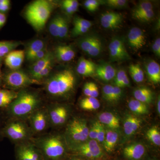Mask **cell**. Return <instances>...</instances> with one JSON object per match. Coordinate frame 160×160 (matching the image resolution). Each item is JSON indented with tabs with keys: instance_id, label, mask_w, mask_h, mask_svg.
<instances>
[{
	"instance_id": "cell-49",
	"label": "cell",
	"mask_w": 160,
	"mask_h": 160,
	"mask_svg": "<svg viewBox=\"0 0 160 160\" xmlns=\"http://www.w3.org/2000/svg\"><path fill=\"white\" fill-rule=\"evenodd\" d=\"M6 120V118L3 113L2 110L0 109V142H1L4 138L2 134V131L3 127Z\"/></svg>"
},
{
	"instance_id": "cell-34",
	"label": "cell",
	"mask_w": 160,
	"mask_h": 160,
	"mask_svg": "<svg viewBox=\"0 0 160 160\" xmlns=\"http://www.w3.org/2000/svg\"><path fill=\"white\" fill-rule=\"evenodd\" d=\"M152 9V3L148 1H145L140 3L134 9L133 12V16H136Z\"/></svg>"
},
{
	"instance_id": "cell-54",
	"label": "cell",
	"mask_w": 160,
	"mask_h": 160,
	"mask_svg": "<svg viewBox=\"0 0 160 160\" xmlns=\"http://www.w3.org/2000/svg\"><path fill=\"white\" fill-rule=\"evenodd\" d=\"M92 82H87L84 85L83 92L87 97H90L91 90Z\"/></svg>"
},
{
	"instance_id": "cell-50",
	"label": "cell",
	"mask_w": 160,
	"mask_h": 160,
	"mask_svg": "<svg viewBox=\"0 0 160 160\" xmlns=\"http://www.w3.org/2000/svg\"><path fill=\"white\" fill-rule=\"evenodd\" d=\"M99 95V91L98 87L95 83L92 82L91 90L89 97L97 98Z\"/></svg>"
},
{
	"instance_id": "cell-22",
	"label": "cell",
	"mask_w": 160,
	"mask_h": 160,
	"mask_svg": "<svg viewBox=\"0 0 160 160\" xmlns=\"http://www.w3.org/2000/svg\"><path fill=\"white\" fill-rule=\"evenodd\" d=\"M146 72L149 80L154 84L160 82V66L158 63L154 60H151L146 66Z\"/></svg>"
},
{
	"instance_id": "cell-20",
	"label": "cell",
	"mask_w": 160,
	"mask_h": 160,
	"mask_svg": "<svg viewBox=\"0 0 160 160\" xmlns=\"http://www.w3.org/2000/svg\"><path fill=\"white\" fill-rule=\"evenodd\" d=\"M96 67L93 62L82 58L79 61L77 71L81 75L89 76L95 73Z\"/></svg>"
},
{
	"instance_id": "cell-23",
	"label": "cell",
	"mask_w": 160,
	"mask_h": 160,
	"mask_svg": "<svg viewBox=\"0 0 160 160\" xmlns=\"http://www.w3.org/2000/svg\"><path fill=\"white\" fill-rule=\"evenodd\" d=\"M141 124L139 119L132 115L126 117L124 122V129L125 134L131 136L134 134L139 128Z\"/></svg>"
},
{
	"instance_id": "cell-25",
	"label": "cell",
	"mask_w": 160,
	"mask_h": 160,
	"mask_svg": "<svg viewBox=\"0 0 160 160\" xmlns=\"http://www.w3.org/2000/svg\"><path fill=\"white\" fill-rule=\"evenodd\" d=\"M18 92L8 89H1L0 91V109L9 106L17 97Z\"/></svg>"
},
{
	"instance_id": "cell-32",
	"label": "cell",
	"mask_w": 160,
	"mask_h": 160,
	"mask_svg": "<svg viewBox=\"0 0 160 160\" xmlns=\"http://www.w3.org/2000/svg\"><path fill=\"white\" fill-rule=\"evenodd\" d=\"M129 72L132 79L137 83L142 82L144 79V73L138 64H132L129 66Z\"/></svg>"
},
{
	"instance_id": "cell-28",
	"label": "cell",
	"mask_w": 160,
	"mask_h": 160,
	"mask_svg": "<svg viewBox=\"0 0 160 160\" xmlns=\"http://www.w3.org/2000/svg\"><path fill=\"white\" fill-rule=\"evenodd\" d=\"M46 48L45 44L42 40H36L30 43L27 47L25 52V56L27 60L30 61L32 57L38 52Z\"/></svg>"
},
{
	"instance_id": "cell-11",
	"label": "cell",
	"mask_w": 160,
	"mask_h": 160,
	"mask_svg": "<svg viewBox=\"0 0 160 160\" xmlns=\"http://www.w3.org/2000/svg\"><path fill=\"white\" fill-rule=\"evenodd\" d=\"M71 150L75 154L87 158L98 159L103 155L102 150L95 140L85 142Z\"/></svg>"
},
{
	"instance_id": "cell-58",
	"label": "cell",
	"mask_w": 160,
	"mask_h": 160,
	"mask_svg": "<svg viewBox=\"0 0 160 160\" xmlns=\"http://www.w3.org/2000/svg\"><path fill=\"white\" fill-rule=\"evenodd\" d=\"M157 110L159 114L160 113V98L158 99V103H157Z\"/></svg>"
},
{
	"instance_id": "cell-46",
	"label": "cell",
	"mask_w": 160,
	"mask_h": 160,
	"mask_svg": "<svg viewBox=\"0 0 160 160\" xmlns=\"http://www.w3.org/2000/svg\"><path fill=\"white\" fill-rule=\"evenodd\" d=\"M48 52V51H47V49H46V48H45L44 49L41 50V51L37 52V53L32 57V58L30 61H32V62H36V61H38V60L41 59L43 58L46 56V55L47 54V52Z\"/></svg>"
},
{
	"instance_id": "cell-62",
	"label": "cell",
	"mask_w": 160,
	"mask_h": 160,
	"mask_svg": "<svg viewBox=\"0 0 160 160\" xmlns=\"http://www.w3.org/2000/svg\"><path fill=\"white\" fill-rule=\"evenodd\" d=\"M1 89H0V91H1Z\"/></svg>"
},
{
	"instance_id": "cell-18",
	"label": "cell",
	"mask_w": 160,
	"mask_h": 160,
	"mask_svg": "<svg viewBox=\"0 0 160 160\" xmlns=\"http://www.w3.org/2000/svg\"><path fill=\"white\" fill-rule=\"evenodd\" d=\"M52 54L51 52H48L45 57L34 62V63L32 65L30 68L29 76L30 77L35 80L40 72L44 69L48 64L52 62Z\"/></svg>"
},
{
	"instance_id": "cell-53",
	"label": "cell",
	"mask_w": 160,
	"mask_h": 160,
	"mask_svg": "<svg viewBox=\"0 0 160 160\" xmlns=\"http://www.w3.org/2000/svg\"><path fill=\"white\" fill-rule=\"evenodd\" d=\"M62 6L63 9L68 14H72L76 12L74 9L72 8L71 6H69L68 4H67L65 2V1H63L62 2Z\"/></svg>"
},
{
	"instance_id": "cell-51",
	"label": "cell",
	"mask_w": 160,
	"mask_h": 160,
	"mask_svg": "<svg viewBox=\"0 0 160 160\" xmlns=\"http://www.w3.org/2000/svg\"><path fill=\"white\" fill-rule=\"evenodd\" d=\"M89 138L91 139V140H95L96 141L97 128L95 123L93 124L91 129H89Z\"/></svg>"
},
{
	"instance_id": "cell-2",
	"label": "cell",
	"mask_w": 160,
	"mask_h": 160,
	"mask_svg": "<svg viewBox=\"0 0 160 160\" xmlns=\"http://www.w3.org/2000/svg\"><path fill=\"white\" fill-rule=\"evenodd\" d=\"M64 137L55 133H45L34 137L30 141L41 152L45 160H61L66 152Z\"/></svg>"
},
{
	"instance_id": "cell-35",
	"label": "cell",
	"mask_w": 160,
	"mask_h": 160,
	"mask_svg": "<svg viewBox=\"0 0 160 160\" xmlns=\"http://www.w3.org/2000/svg\"><path fill=\"white\" fill-rule=\"evenodd\" d=\"M69 26L67 21L64 18L60 16L58 38H64L68 35Z\"/></svg>"
},
{
	"instance_id": "cell-42",
	"label": "cell",
	"mask_w": 160,
	"mask_h": 160,
	"mask_svg": "<svg viewBox=\"0 0 160 160\" xmlns=\"http://www.w3.org/2000/svg\"><path fill=\"white\" fill-rule=\"evenodd\" d=\"M101 2L98 0H87L84 2V6L90 12L95 11L99 6Z\"/></svg>"
},
{
	"instance_id": "cell-47",
	"label": "cell",
	"mask_w": 160,
	"mask_h": 160,
	"mask_svg": "<svg viewBox=\"0 0 160 160\" xmlns=\"http://www.w3.org/2000/svg\"><path fill=\"white\" fill-rule=\"evenodd\" d=\"M10 2L9 0H0V12L4 13L10 8Z\"/></svg>"
},
{
	"instance_id": "cell-56",
	"label": "cell",
	"mask_w": 160,
	"mask_h": 160,
	"mask_svg": "<svg viewBox=\"0 0 160 160\" xmlns=\"http://www.w3.org/2000/svg\"><path fill=\"white\" fill-rule=\"evenodd\" d=\"M129 78L128 77V76H126L125 78H124L122 82L121 83L119 86V88H123V87H126V86H129Z\"/></svg>"
},
{
	"instance_id": "cell-6",
	"label": "cell",
	"mask_w": 160,
	"mask_h": 160,
	"mask_svg": "<svg viewBox=\"0 0 160 160\" xmlns=\"http://www.w3.org/2000/svg\"><path fill=\"white\" fill-rule=\"evenodd\" d=\"M87 122L79 118H74L68 123L65 132V139L70 149L85 142L89 138Z\"/></svg>"
},
{
	"instance_id": "cell-36",
	"label": "cell",
	"mask_w": 160,
	"mask_h": 160,
	"mask_svg": "<svg viewBox=\"0 0 160 160\" xmlns=\"http://www.w3.org/2000/svg\"><path fill=\"white\" fill-rule=\"evenodd\" d=\"M60 16L52 19L49 26V33L52 36L58 38Z\"/></svg>"
},
{
	"instance_id": "cell-17",
	"label": "cell",
	"mask_w": 160,
	"mask_h": 160,
	"mask_svg": "<svg viewBox=\"0 0 160 160\" xmlns=\"http://www.w3.org/2000/svg\"><path fill=\"white\" fill-rule=\"evenodd\" d=\"M146 149L142 144L135 143L125 147L123 153L129 160H138L142 157Z\"/></svg>"
},
{
	"instance_id": "cell-37",
	"label": "cell",
	"mask_w": 160,
	"mask_h": 160,
	"mask_svg": "<svg viewBox=\"0 0 160 160\" xmlns=\"http://www.w3.org/2000/svg\"><path fill=\"white\" fill-rule=\"evenodd\" d=\"M52 62H53L49 63L45 68H44V69L40 72V73L38 74L37 76L35 79L36 81H38L39 82L41 83V81L47 79L52 69V67H53Z\"/></svg>"
},
{
	"instance_id": "cell-39",
	"label": "cell",
	"mask_w": 160,
	"mask_h": 160,
	"mask_svg": "<svg viewBox=\"0 0 160 160\" xmlns=\"http://www.w3.org/2000/svg\"><path fill=\"white\" fill-rule=\"evenodd\" d=\"M97 128L96 141L100 143L104 142L106 136V132L102 124L99 122H95Z\"/></svg>"
},
{
	"instance_id": "cell-48",
	"label": "cell",
	"mask_w": 160,
	"mask_h": 160,
	"mask_svg": "<svg viewBox=\"0 0 160 160\" xmlns=\"http://www.w3.org/2000/svg\"><path fill=\"white\" fill-rule=\"evenodd\" d=\"M152 49L153 52L158 57L160 56V38H158L152 44Z\"/></svg>"
},
{
	"instance_id": "cell-29",
	"label": "cell",
	"mask_w": 160,
	"mask_h": 160,
	"mask_svg": "<svg viewBox=\"0 0 160 160\" xmlns=\"http://www.w3.org/2000/svg\"><path fill=\"white\" fill-rule=\"evenodd\" d=\"M18 41H6L0 42V58L6 57L9 52L13 51L21 45Z\"/></svg>"
},
{
	"instance_id": "cell-33",
	"label": "cell",
	"mask_w": 160,
	"mask_h": 160,
	"mask_svg": "<svg viewBox=\"0 0 160 160\" xmlns=\"http://www.w3.org/2000/svg\"><path fill=\"white\" fill-rule=\"evenodd\" d=\"M147 138L154 145L160 146V133L159 130L156 127H153L148 130L146 133Z\"/></svg>"
},
{
	"instance_id": "cell-21",
	"label": "cell",
	"mask_w": 160,
	"mask_h": 160,
	"mask_svg": "<svg viewBox=\"0 0 160 160\" xmlns=\"http://www.w3.org/2000/svg\"><path fill=\"white\" fill-rule=\"evenodd\" d=\"M55 52L58 59L62 62H69L73 59L75 56V52L71 46L66 45L58 46Z\"/></svg>"
},
{
	"instance_id": "cell-15",
	"label": "cell",
	"mask_w": 160,
	"mask_h": 160,
	"mask_svg": "<svg viewBox=\"0 0 160 160\" xmlns=\"http://www.w3.org/2000/svg\"><path fill=\"white\" fill-rule=\"evenodd\" d=\"M129 46L136 50H139L145 46L146 43V37L140 28L134 27L130 29L128 35Z\"/></svg>"
},
{
	"instance_id": "cell-41",
	"label": "cell",
	"mask_w": 160,
	"mask_h": 160,
	"mask_svg": "<svg viewBox=\"0 0 160 160\" xmlns=\"http://www.w3.org/2000/svg\"><path fill=\"white\" fill-rule=\"evenodd\" d=\"M154 15V12L152 9L143 12L139 15L133 17L143 22H147L150 21Z\"/></svg>"
},
{
	"instance_id": "cell-38",
	"label": "cell",
	"mask_w": 160,
	"mask_h": 160,
	"mask_svg": "<svg viewBox=\"0 0 160 160\" xmlns=\"http://www.w3.org/2000/svg\"><path fill=\"white\" fill-rule=\"evenodd\" d=\"M104 3L106 6L112 7V8H123L127 6L128 1L126 0H107Z\"/></svg>"
},
{
	"instance_id": "cell-61",
	"label": "cell",
	"mask_w": 160,
	"mask_h": 160,
	"mask_svg": "<svg viewBox=\"0 0 160 160\" xmlns=\"http://www.w3.org/2000/svg\"><path fill=\"white\" fill-rule=\"evenodd\" d=\"M2 58H0V68L2 67Z\"/></svg>"
},
{
	"instance_id": "cell-7",
	"label": "cell",
	"mask_w": 160,
	"mask_h": 160,
	"mask_svg": "<svg viewBox=\"0 0 160 160\" xmlns=\"http://www.w3.org/2000/svg\"><path fill=\"white\" fill-rule=\"evenodd\" d=\"M40 83L30 77L29 75L22 70H15L7 72L2 75V85L5 89L20 90L26 89L34 84Z\"/></svg>"
},
{
	"instance_id": "cell-44",
	"label": "cell",
	"mask_w": 160,
	"mask_h": 160,
	"mask_svg": "<svg viewBox=\"0 0 160 160\" xmlns=\"http://www.w3.org/2000/svg\"><path fill=\"white\" fill-rule=\"evenodd\" d=\"M127 75L125 70H120L118 72L116 75L115 80V84L116 86L119 87V86L125 77Z\"/></svg>"
},
{
	"instance_id": "cell-24",
	"label": "cell",
	"mask_w": 160,
	"mask_h": 160,
	"mask_svg": "<svg viewBox=\"0 0 160 160\" xmlns=\"http://www.w3.org/2000/svg\"><path fill=\"white\" fill-rule=\"evenodd\" d=\"M99 122L111 129L119 128V120L114 114L110 112H104L99 116Z\"/></svg>"
},
{
	"instance_id": "cell-59",
	"label": "cell",
	"mask_w": 160,
	"mask_h": 160,
	"mask_svg": "<svg viewBox=\"0 0 160 160\" xmlns=\"http://www.w3.org/2000/svg\"><path fill=\"white\" fill-rule=\"evenodd\" d=\"M2 75L0 70V87L2 86Z\"/></svg>"
},
{
	"instance_id": "cell-1",
	"label": "cell",
	"mask_w": 160,
	"mask_h": 160,
	"mask_svg": "<svg viewBox=\"0 0 160 160\" xmlns=\"http://www.w3.org/2000/svg\"><path fill=\"white\" fill-rule=\"evenodd\" d=\"M43 105L42 98L37 92L26 88L18 92L16 98L5 109H1L6 118L27 121Z\"/></svg>"
},
{
	"instance_id": "cell-52",
	"label": "cell",
	"mask_w": 160,
	"mask_h": 160,
	"mask_svg": "<svg viewBox=\"0 0 160 160\" xmlns=\"http://www.w3.org/2000/svg\"><path fill=\"white\" fill-rule=\"evenodd\" d=\"M114 90V101H117L120 99L122 96V90L119 87L113 86Z\"/></svg>"
},
{
	"instance_id": "cell-43",
	"label": "cell",
	"mask_w": 160,
	"mask_h": 160,
	"mask_svg": "<svg viewBox=\"0 0 160 160\" xmlns=\"http://www.w3.org/2000/svg\"><path fill=\"white\" fill-rule=\"evenodd\" d=\"M73 23L74 27H84L90 29L92 26V23L91 22L82 18H75Z\"/></svg>"
},
{
	"instance_id": "cell-13",
	"label": "cell",
	"mask_w": 160,
	"mask_h": 160,
	"mask_svg": "<svg viewBox=\"0 0 160 160\" xmlns=\"http://www.w3.org/2000/svg\"><path fill=\"white\" fill-rule=\"evenodd\" d=\"M109 54L112 61H127L131 59L122 40L115 38L112 40L109 46Z\"/></svg>"
},
{
	"instance_id": "cell-57",
	"label": "cell",
	"mask_w": 160,
	"mask_h": 160,
	"mask_svg": "<svg viewBox=\"0 0 160 160\" xmlns=\"http://www.w3.org/2000/svg\"><path fill=\"white\" fill-rule=\"evenodd\" d=\"M6 17L4 13L0 12V29L4 26L6 22Z\"/></svg>"
},
{
	"instance_id": "cell-12",
	"label": "cell",
	"mask_w": 160,
	"mask_h": 160,
	"mask_svg": "<svg viewBox=\"0 0 160 160\" xmlns=\"http://www.w3.org/2000/svg\"><path fill=\"white\" fill-rule=\"evenodd\" d=\"M80 49L92 57L98 56L102 49V44L99 38L89 35L81 39L79 42Z\"/></svg>"
},
{
	"instance_id": "cell-45",
	"label": "cell",
	"mask_w": 160,
	"mask_h": 160,
	"mask_svg": "<svg viewBox=\"0 0 160 160\" xmlns=\"http://www.w3.org/2000/svg\"><path fill=\"white\" fill-rule=\"evenodd\" d=\"M89 28L84 27H74L72 31V34L73 36H78L86 33L89 30Z\"/></svg>"
},
{
	"instance_id": "cell-3",
	"label": "cell",
	"mask_w": 160,
	"mask_h": 160,
	"mask_svg": "<svg viewBox=\"0 0 160 160\" xmlns=\"http://www.w3.org/2000/svg\"><path fill=\"white\" fill-rule=\"evenodd\" d=\"M75 82L76 78L72 71L65 69L46 79L45 89L51 97H62L72 91Z\"/></svg>"
},
{
	"instance_id": "cell-5",
	"label": "cell",
	"mask_w": 160,
	"mask_h": 160,
	"mask_svg": "<svg viewBox=\"0 0 160 160\" xmlns=\"http://www.w3.org/2000/svg\"><path fill=\"white\" fill-rule=\"evenodd\" d=\"M52 9V5L48 1L38 0L28 6L25 15L29 24L34 29L40 31L45 27Z\"/></svg>"
},
{
	"instance_id": "cell-19",
	"label": "cell",
	"mask_w": 160,
	"mask_h": 160,
	"mask_svg": "<svg viewBox=\"0 0 160 160\" xmlns=\"http://www.w3.org/2000/svg\"><path fill=\"white\" fill-rule=\"evenodd\" d=\"M95 73L101 79L109 82L115 77L116 71L114 67L109 64H105L96 67Z\"/></svg>"
},
{
	"instance_id": "cell-16",
	"label": "cell",
	"mask_w": 160,
	"mask_h": 160,
	"mask_svg": "<svg viewBox=\"0 0 160 160\" xmlns=\"http://www.w3.org/2000/svg\"><path fill=\"white\" fill-rule=\"evenodd\" d=\"M25 57V51L22 50H13L5 57V64L11 70L20 69Z\"/></svg>"
},
{
	"instance_id": "cell-10",
	"label": "cell",
	"mask_w": 160,
	"mask_h": 160,
	"mask_svg": "<svg viewBox=\"0 0 160 160\" xmlns=\"http://www.w3.org/2000/svg\"><path fill=\"white\" fill-rule=\"evenodd\" d=\"M46 107L50 128H57L66 124L69 116V111L66 106L58 104H50Z\"/></svg>"
},
{
	"instance_id": "cell-30",
	"label": "cell",
	"mask_w": 160,
	"mask_h": 160,
	"mask_svg": "<svg viewBox=\"0 0 160 160\" xmlns=\"http://www.w3.org/2000/svg\"><path fill=\"white\" fill-rule=\"evenodd\" d=\"M80 106L83 110L92 111L100 108V103L96 98L87 97L81 100Z\"/></svg>"
},
{
	"instance_id": "cell-8",
	"label": "cell",
	"mask_w": 160,
	"mask_h": 160,
	"mask_svg": "<svg viewBox=\"0 0 160 160\" xmlns=\"http://www.w3.org/2000/svg\"><path fill=\"white\" fill-rule=\"evenodd\" d=\"M34 137L44 134L50 128L47 107L41 106L32 113L27 120Z\"/></svg>"
},
{
	"instance_id": "cell-31",
	"label": "cell",
	"mask_w": 160,
	"mask_h": 160,
	"mask_svg": "<svg viewBox=\"0 0 160 160\" xmlns=\"http://www.w3.org/2000/svg\"><path fill=\"white\" fill-rule=\"evenodd\" d=\"M128 107L131 111L137 114H147L149 112L148 108L146 104L136 99L129 101Z\"/></svg>"
},
{
	"instance_id": "cell-14",
	"label": "cell",
	"mask_w": 160,
	"mask_h": 160,
	"mask_svg": "<svg viewBox=\"0 0 160 160\" xmlns=\"http://www.w3.org/2000/svg\"><path fill=\"white\" fill-rule=\"evenodd\" d=\"M122 15L114 12H107L102 14L100 22L105 29H114L118 28L122 22Z\"/></svg>"
},
{
	"instance_id": "cell-55",
	"label": "cell",
	"mask_w": 160,
	"mask_h": 160,
	"mask_svg": "<svg viewBox=\"0 0 160 160\" xmlns=\"http://www.w3.org/2000/svg\"><path fill=\"white\" fill-rule=\"evenodd\" d=\"M65 2L67 4H68L69 6H71L75 11L76 12L77 11L79 6V3L78 1H76V0H65Z\"/></svg>"
},
{
	"instance_id": "cell-40",
	"label": "cell",
	"mask_w": 160,
	"mask_h": 160,
	"mask_svg": "<svg viewBox=\"0 0 160 160\" xmlns=\"http://www.w3.org/2000/svg\"><path fill=\"white\" fill-rule=\"evenodd\" d=\"M103 93L104 98L109 102H114L113 86L106 85L103 87Z\"/></svg>"
},
{
	"instance_id": "cell-4",
	"label": "cell",
	"mask_w": 160,
	"mask_h": 160,
	"mask_svg": "<svg viewBox=\"0 0 160 160\" xmlns=\"http://www.w3.org/2000/svg\"><path fill=\"white\" fill-rule=\"evenodd\" d=\"M2 134L3 138H7L15 145L30 141L34 137L27 121L18 119L6 118Z\"/></svg>"
},
{
	"instance_id": "cell-26",
	"label": "cell",
	"mask_w": 160,
	"mask_h": 160,
	"mask_svg": "<svg viewBox=\"0 0 160 160\" xmlns=\"http://www.w3.org/2000/svg\"><path fill=\"white\" fill-rule=\"evenodd\" d=\"M133 95L136 100L145 104L151 103L153 98L152 92L146 87H141L136 89Z\"/></svg>"
},
{
	"instance_id": "cell-9",
	"label": "cell",
	"mask_w": 160,
	"mask_h": 160,
	"mask_svg": "<svg viewBox=\"0 0 160 160\" xmlns=\"http://www.w3.org/2000/svg\"><path fill=\"white\" fill-rule=\"evenodd\" d=\"M15 154L17 160H45L31 141L15 145Z\"/></svg>"
},
{
	"instance_id": "cell-60",
	"label": "cell",
	"mask_w": 160,
	"mask_h": 160,
	"mask_svg": "<svg viewBox=\"0 0 160 160\" xmlns=\"http://www.w3.org/2000/svg\"><path fill=\"white\" fill-rule=\"evenodd\" d=\"M70 160H90L82 158H71Z\"/></svg>"
},
{
	"instance_id": "cell-27",
	"label": "cell",
	"mask_w": 160,
	"mask_h": 160,
	"mask_svg": "<svg viewBox=\"0 0 160 160\" xmlns=\"http://www.w3.org/2000/svg\"><path fill=\"white\" fill-rule=\"evenodd\" d=\"M118 135L117 132L112 130H106L104 146L107 152H111L113 151L118 142Z\"/></svg>"
}]
</instances>
